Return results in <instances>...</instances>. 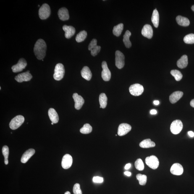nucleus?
<instances>
[{
  "mask_svg": "<svg viewBox=\"0 0 194 194\" xmlns=\"http://www.w3.org/2000/svg\"><path fill=\"white\" fill-rule=\"evenodd\" d=\"M46 45L45 41L39 39L36 42L34 48V53L39 60H43L46 55Z\"/></svg>",
  "mask_w": 194,
  "mask_h": 194,
  "instance_id": "1",
  "label": "nucleus"
},
{
  "mask_svg": "<svg viewBox=\"0 0 194 194\" xmlns=\"http://www.w3.org/2000/svg\"><path fill=\"white\" fill-rule=\"evenodd\" d=\"M25 121V118L21 115L16 116L9 123V127L12 130L18 128Z\"/></svg>",
  "mask_w": 194,
  "mask_h": 194,
  "instance_id": "2",
  "label": "nucleus"
},
{
  "mask_svg": "<svg viewBox=\"0 0 194 194\" xmlns=\"http://www.w3.org/2000/svg\"><path fill=\"white\" fill-rule=\"evenodd\" d=\"M65 74V69L63 65L58 63L56 65L54 69L53 77L55 80L60 81L63 78Z\"/></svg>",
  "mask_w": 194,
  "mask_h": 194,
  "instance_id": "3",
  "label": "nucleus"
},
{
  "mask_svg": "<svg viewBox=\"0 0 194 194\" xmlns=\"http://www.w3.org/2000/svg\"><path fill=\"white\" fill-rule=\"evenodd\" d=\"M51 14V9L47 4H44L39 11V15L41 19H46L49 17Z\"/></svg>",
  "mask_w": 194,
  "mask_h": 194,
  "instance_id": "4",
  "label": "nucleus"
},
{
  "mask_svg": "<svg viewBox=\"0 0 194 194\" xmlns=\"http://www.w3.org/2000/svg\"><path fill=\"white\" fill-rule=\"evenodd\" d=\"M145 163L147 165L153 169H157L159 164L158 158L154 155H152L146 158Z\"/></svg>",
  "mask_w": 194,
  "mask_h": 194,
  "instance_id": "5",
  "label": "nucleus"
},
{
  "mask_svg": "<svg viewBox=\"0 0 194 194\" xmlns=\"http://www.w3.org/2000/svg\"><path fill=\"white\" fill-rule=\"evenodd\" d=\"M183 128L182 121L179 120H176L171 123L170 129L171 133L174 135H177L180 133Z\"/></svg>",
  "mask_w": 194,
  "mask_h": 194,
  "instance_id": "6",
  "label": "nucleus"
},
{
  "mask_svg": "<svg viewBox=\"0 0 194 194\" xmlns=\"http://www.w3.org/2000/svg\"><path fill=\"white\" fill-rule=\"evenodd\" d=\"M129 91L131 94L133 96H140L144 91L143 87L140 84H133L129 87Z\"/></svg>",
  "mask_w": 194,
  "mask_h": 194,
  "instance_id": "7",
  "label": "nucleus"
},
{
  "mask_svg": "<svg viewBox=\"0 0 194 194\" xmlns=\"http://www.w3.org/2000/svg\"><path fill=\"white\" fill-rule=\"evenodd\" d=\"M125 56L123 53L119 51L116 52V66L118 68L121 69L124 67L125 64Z\"/></svg>",
  "mask_w": 194,
  "mask_h": 194,
  "instance_id": "8",
  "label": "nucleus"
},
{
  "mask_svg": "<svg viewBox=\"0 0 194 194\" xmlns=\"http://www.w3.org/2000/svg\"><path fill=\"white\" fill-rule=\"evenodd\" d=\"M102 67L103 68L101 72L102 78L105 81H108L111 78V73L106 61H103L102 63Z\"/></svg>",
  "mask_w": 194,
  "mask_h": 194,
  "instance_id": "9",
  "label": "nucleus"
},
{
  "mask_svg": "<svg viewBox=\"0 0 194 194\" xmlns=\"http://www.w3.org/2000/svg\"><path fill=\"white\" fill-rule=\"evenodd\" d=\"M27 65V63L25 59L24 58H21L17 63L13 66L12 67L13 72L14 73L21 72L24 69H25Z\"/></svg>",
  "mask_w": 194,
  "mask_h": 194,
  "instance_id": "10",
  "label": "nucleus"
},
{
  "mask_svg": "<svg viewBox=\"0 0 194 194\" xmlns=\"http://www.w3.org/2000/svg\"><path fill=\"white\" fill-rule=\"evenodd\" d=\"M131 129V126L129 124L124 123L121 124L118 128V135L120 136L125 135L130 132Z\"/></svg>",
  "mask_w": 194,
  "mask_h": 194,
  "instance_id": "11",
  "label": "nucleus"
},
{
  "mask_svg": "<svg viewBox=\"0 0 194 194\" xmlns=\"http://www.w3.org/2000/svg\"><path fill=\"white\" fill-rule=\"evenodd\" d=\"M73 158L71 155L67 154L64 155L61 161V166L64 169H67L72 166Z\"/></svg>",
  "mask_w": 194,
  "mask_h": 194,
  "instance_id": "12",
  "label": "nucleus"
},
{
  "mask_svg": "<svg viewBox=\"0 0 194 194\" xmlns=\"http://www.w3.org/2000/svg\"><path fill=\"white\" fill-rule=\"evenodd\" d=\"M32 76L30 73L27 71L26 72L19 74L15 77V80L19 82H22L24 81H29L31 80Z\"/></svg>",
  "mask_w": 194,
  "mask_h": 194,
  "instance_id": "13",
  "label": "nucleus"
},
{
  "mask_svg": "<svg viewBox=\"0 0 194 194\" xmlns=\"http://www.w3.org/2000/svg\"><path fill=\"white\" fill-rule=\"evenodd\" d=\"M75 105L74 107L77 110H80L81 108L85 103V100L82 97L78 94L77 93H74L73 95Z\"/></svg>",
  "mask_w": 194,
  "mask_h": 194,
  "instance_id": "14",
  "label": "nucleus"
},
{
  "mask_svg": "<svg viewBox=\"0 0 194 194\" xmlns=\"http://www.w3.org/2000/svg\"><path fill=\"white\" fill-rule=\"evenodd\" d=\"M183 168L179 163H175L171 166L170 170L171 174L176 175H180L183 173Z\"/></svg>",
  "mask_w": 194,
  "mask_h": 194,
  "instance_id": "15",
  "label": "nucleus"
},
{
  "mask_svg": "<svg viewBox=\"0 0 194 194\" xmlns=\"http://www.w3.org/2000/svg\"><path fill=\"white\" fill-rule=\"evenodd\" d=\"M141 33L142 35L146 38L149 39H151L153 36V29L151 26L146 24L144 26L142 29Z\"/></svg>",
  "mask_w": 194,
  "mask_h": 194,
  "instance_id": "16",
  "label": "nucleus"
},
{
  "mask_svg": "<svg viewBox=\"0 0 194 194\" xmlns=\"http://www.w3.org/2000/svg\"><path fill=\"white\" fill-rule=\"evenodd\" d=\"M63 29L65 32V36L67 39L71 38L75 33V29L72 26L64 25L63 26Z\"/></svg>",
  "mask_w": 194,
  "mask_h": 194,
  "instance_id": "17",
  "label": "nucleus"
},
{
  "mask_svg": "<svg viewBox=\"0 0 194 194\" xmlns=\"http://www.w3.org/2000/svg\"><path fill=\"white\" fill-rule=\"evenodd\" d=\"M35 150L34 149L31 148L27 150L22 155L21 162L23 163H26L29 160L34 154Z\"/></svg>",
  "mask_w": 194,
  "mask_h": 194,
  "instance_id": "18",
  "label": "nucleus"
},
{
  "mask_svg": "<svg viewBox=\"0 0 194 194\" xmlns=\"http://www.w3.org/2000/svg\"><path fill=\"white\" fill-rule=\"evenodd\" d=\"M58 15L59 18L62 21H66L69 19L68 11L66 8H61L58 11Z\"/></svg>",
  "mask_w": 194,
  "mask_h": 194,
  "instance_id": "19",
  "label": "nucleus"
},
{
  "mask_svg": "<svg viewBox=\"0 0 194 194\" xmlns=\"http://www.w3.org/2000/svg\"><path fill=\"white\" fill-rule=\"evenodd\" d=\"M183 95V93L182 91H177L175 92L170 96V101L171 103H175L182 98Z\"/></svg>",
  "mask_w": 194,
  "mask_h": 194,
  "instance_id": "20",
  "label": "nucleus"
},
{
  "mask_svg": "<svg viewBox=\"0 0 194 194\" xmlns=\"http://www.w3.org/2000/svg\"><path fill=\"white\" fill-rule=\"evenodd\" d=\"M48 115L51 122L56 124L59 121V116L56 110L53 108H50L48 111Z\"/></svg>",
  "mask_w": 194,
  "mask_h": 194,
  "instance_id": "21",
  "label": "nucleus"
},
{
  "mask_svg": "<svg viewBox=\"0 0 194 194\" xmlns=\"http://www.w3.org/2000/svg\"><path fill=\"white\" fill-rule=\"evenodd\" d=\"M81 74L82 77L87 81H90L91 79L92 74L89 68L85 66L81 71Z\"/></svg>",
  "mask_w": 194,
  "mask_h": 194,
  "instance_id": "22",
  "label": "nucleus"
},
{
  "mask_svg": "<svg viewBox=\"0 0 194 194\" xmlns=\"http://www.w3.org/2000/svg\"><path fill=\"white\" fill-rule=\"evenodd\" d=\"M188 64V58L187 55H185L183 56L177 62L178 67L181 69L184 68L186 67Z\"/></svg>",
  "mask_w": 194,
  "mask_h": 194,
  "instance_id": "23",
  "label": "nucleus"
},
{
  "mask_svg": "<svg viewBox=\"0 0 194 194\" xmlns=\"http://www.w3.org/2000/svg\"><path fill=\"white\" fill-rule=\"evenodd\" d=\"M176 20L178 24L182 26L187 27L190 24V21L188 19L181 16H178Z\"/></svg>",
  "mask_w": 194,
  "mask_h": 194,
  "instance_id": "24",
  "label": "nucleus"
},
{
  "mask_svg": "<svg viewBox=\"0 0 194 194\" xmlns=\"http://www.w3.org/2000/svg\"><path fill=\"white\" fill-rule=\"evenodd\" d=\"M154 142L152 141L151 139H147L142 141L140 143V146L142 148H153L155 146Z\"/></svg>",
  "mask_w": 194,
  "mask_h": 194,
  "instance_id": "25",
  "label": "nucleus"
},
{
  "mask_svg": "<svg viewBox=\"0 0 194 194\" xmlns=\"http://www.w3.org/2000/svg\"><path fill=\"white\" fill-rule=\"evenodd\" d=\"M151 21L154 27L157 28L159 24V15L158 11L155 9L153 11L151 17Z\"/></svg>",
  "mask_w": 194,
  "mask_h": 194,
  "instance_id": "26",
  "label": "nucleus"
},
{
  "mask_svg": "<svg viewBox=\"0 0 194 194\" xmlns=\"http://www.w3.org/2000/svg\"><path fill=\"white\" fill-rule=\"evenodd\" d=\"M131 35V32L129 30H127L123 36V41L126 47L128 48H130L132 46L131 43L129 40V38Z\"/></svg>",
  "mask_w": 194,
  "mask_h": 194,
  "instance_id": "27",
  "label": "nucleus"
},
{
  "mask_svg": "<svg viewBox=\"0 0 194 194\" xmlns=\"http://www.w3.org/2000/svg\"><path fill=\"white\" fill-rule=\"evenodd\" d=\"M99 101L100 104V108L104 109L107 105L108 98L106 94L101 93L100 95Z\"/></svg>",
  "mask_w": 194,
  "mask_h": 194,
  "instance_id": "28",
  "label": "nucleus"
},
{
  "mask_svg": "<svg viewBox=\"0 0 194 194\" xmlns=\"http://www.w3.org/2000/svg\"><path fill=\"white\" fill-rule=\"evenodd\" d=\"M123 24H120L117 25L115 26L113 31V34L116 36H120L122 33L123 29Z\"/></svg>",
  "mask_w": 194,
  "mask_h": 194,
  "instance_id": "29",
  "label": "nucleus"
},
{
  "mask_svg": "<svg viewBox=\"0 0 194 194\" xmlns=\"http://www.w3.org/2000/svg\"><path fill=\"white\" fill-rule=\"evenodd\" d=\"M87 36V32L85 31H81L77 35L76 38V41L78 43H81L83 41L86 39Z\"/></svg>",
  "mask_w": 194,
  "mask_h": 194,
  "instance_id": "30",
  "label": "nucleus"
},
{
  "mask_svg": "<svg viewBox=\"0 0 194 194\" xmlns=\"http://www.w3.org/2000/svg\"><path fill=\"white\" fill-rule=\"evenodd\" d=\"M93 130V128L90 124L87 123L84 124L83 127L80 129L81 133L83 134H88L90 133Z\"/></svg>",
  "mask_w": 194,
  "mask_h": 194,
  "instance_id": "31",
  "label": "nucleus"
},
{
  "mask_svg": "<svg viewBox=\"0 0 194 194\" xmlns=\"http://www.w3.org/2000/svg\"><path fill=\"white\" fill-rule=\"evenodd\" d=\"M137 180L139 181V184L140 185H145L146 183L147 177L145 175L138 174L136 175Z\"/></svg>",
  "mask_w": 194,
  "mask_h": 194,
  "instance_id": "32",
  "label": "nucleus"
},
{
  "mask_svg": "<svg viewBox=\"0 0 194 194\" xmlns=\"http://www.w3.org/2000/svg\"><path fill=\"white\" fill-rule=\"evenodd\" d=\"M2 153L4 157V163L6 165H8L9 163L8 161V158H9V148L7 146H4L3 147Z\"/></svg>",
  "mask_w": 194,
  "mask_h": 194,
  "instance_id": "33",
  "label": "nucleus"
},
{
  "mask_svg": "<svg viewBox=\"0 0 194 194\" xmlns=\"http://www.w3.org/2000/svg\"><path fill=\"white\" fill-rule=\"evenodd\" d=\"M170 73L174 77L175 80L178 81L182 80L183 75L179 71L177 70H171Z\"/></svg>",
  "mask_w": 194,
  "mask_h": 194,
  "instance_id": "34",
  "label": "nucleus"
},
{
  "mask_svg": "<svg viewBox=\"0 0 194 194\" xmlns=\"http://www.w3.org/2000/svg\"><path fill=\"white\" fill-rule=\"evenodd\" d=\"M183 40L184 43L187 44H193L194 43V34H190L186 35Z\"/></svg>",
  "mask_w": 194,
  "mask_h": 194,
  "instance_id": "35",
  "label": "nucleus"
},
{
  "mask_svg": "<svg viewBox=\"0 0 194 194\" xmlns=\"http://www.w3.org/2000/svg\"><path fill=\"white\" fill-rule=\"evenodd\" d=\"M135 166L137 170L139 171H142L144 169V165L143 161L141 158L137 159L135 162Z\"/></svg>",
  "mask_w": 194,
  "mask_h": 194,
  "instance_id": "36",
  "label": "nucleus"
},
{
  "mask_svg": "<svg viewBox=\"0 0 194 194\" xmlns=\"http://www.w3.org/2000/svg\"><path fill=\"white\" fill-rule=\"evenodd\" d=\"M73 192L74 194H82L80 184L76 183L74 184L73 188Z\"/></svg>",
  "mask_w": 194,
  "mask_h": 194,
  "instance_id": "37",
  "label": "nucleus"
},
{
  "mask_svg": "<svg viewBox=\"0 0 194 194\" xmlns=\"http://www.w3.org/2000/svg\"><path fill=\"white\" fill-rule=\"evenodd\" d=\"M97 46V40L96 39H93L91 41L89 45L88 46V49L89 51H91L92 49Z\"/></svg>",
  "mask_w": 194,
  "mask_h": 194,
  "instance_id": "38",
  "label": "nucleus"
},
{
  "mask_svg": "<svg viewBox=\"0 0 194 194\" xmlns=\"http://www.w3.org/2000/svg\"><path fill=\"white\" fill-rule=\"evenodd\" d=\"M100 50H101V46L97 45L96 47L93 48L91 51V54L92 56H96L99 53Z\"/></svg>",
  "mask_w": 194,
  "mask_h": 194,
  "instance_id": "39",
  "label": "nucleus"
},
{
  "mask_svg": "<svg viewBox=\"0 0 194 194\" xmlns=\"http://www.w3.org/2000/svg\"><path fill=\"white\" fill-rule=\"evenodd\" d=\"M93 181L96 183H101L103 182V178L99 177H93Z\"/></svg>",
  "mask_w": 194,
  "mask_h": 194,
  "instance_id": "40",
  "label": "nucleus"
},
{
  "mask_svg": "<svg viewBox=\"0 0 194 194\" xmlns=\"http://www.w3.org/2000/svg\"><path fill=\"white\" fill-rule=\"evenodd\" d=\"M188 135L191 137H194V133L192 131H190L188 132Z\"/></svg>",
  "mask_w": 194,
  "mask_h": 194,
  "instance_id": "41",
  "label": "nucleus"
},
{
  "mask_svg": "<svg viewBox=\"0 0 194 194\" xmlns=\"http://www.w3.org/2000/svg\"><path fill=\"white\" fill-rule=\"evenodd\" d=\"M131 165L130 163L126 164L125 166V169L126 170L129 169L131 168Z\"/></svg>",
  "mask_w": 194,
  "mask_h": 194,
  "instance_id": "42",
  "label": "nucleus"
},
{
  "mask_svg": "<svg viewBox=\"0 0 194 194\" xmlns=\"http://www.w3.org/2000/svg\"><path fill=\"white\" fill-rule=\"evenodd\" d=\"M150 113L151 114H156L157 113V111H156V110L153 109L151 110Z\"/></svg>",
  "mask_w": 194,
  "mask_h": 194,
  "instance_id": "43",
  "label": "nucleus"
},
{
  "mask_svg": "<svg viewBox=\"0 0 194 194\" xmlns=\"http://www.w3.org/2000/svg\"><path fill=\"white\" fill-rule=\"evenodd\" d=\"M124 174L128 176V177H130V176L131 175V173L130 172H129V171H125L124 173Z\"/></svg>",
  "mask_w": 194,
  "mask_h": 194,
  "instance_id": "44",
  "label": "nucleus"
},
{
  "mask_svg": "<svg viewBox=\"0 0 194 194\" xmlns=\"http://www.w3.org/2000/svg\"><path fill=\"white\" fill-rule=\"evenodd\" d=\"M190 106L194 108V99H192L190 102Z\"/></svg>",
  "mask_w": 194,
  "mask_h": 194,
  "instance_id": "45",
  "label": "nucleus"
},
{
  "mask_svg": "<svg viewBox=\"0 0 194 194\" xmlns=\"http://www.w3.org/2000/svg\"><path fill=\"white\" fill-rule=\"evenodd\" d=\"M153 103L155 105H158L159 104V101H158V100H155L153 101Z\"/></svg>",
  "mask_w": 194,
  "mask_h": 194,
  "instance_id": "46",
  "label": "nucleus"
},
{
  "mask_svg": "<svg viewBox=\"0 0 194 194\" xmlns=\"http://www.w3.org/2000/svg\"><path fill=\"white\" fill-rule=\"evenodd\" d=\"M64 194H71V193L69 191H67L65 192V193H64Z\"/></svg>",
  "mask_w": 194,
  "mask_h": 194,
  "instance_id": "47",
  "label": "nucleus"
},
{
  "mask_svg": "<svg viewBox=\"0 0 194 194\" xmlns=\"http://www.w3.org/2000/svg\"><path fill=\"white\" fill-rule=\"evenodd\" d=\"M191 9L192 10L194 11V5L192 6Z\"/></svg>",
  "mask_w": 194,
  "mask_h": 194,
  "instance_id": "48",
  "label": "nucleus"
},
{
  "mask_svg": "<svg viewBox=\"0 0 194 194\" xmlns=\"http://www.w3.org/2000/svg\"><path fill=\"white\" fill-rule=\"evenodd\" d=\"M54 124V123H52H52H51V124H52V125H53V124Z\"/></svg>",
  "mask_w": 194,
  "mask_h": 194,
  "instance_id": "49",
  "label": "nucleus"
},
{
  "mask_svg": "<svg viewBox=\"0 0 194 194\" xmlns=\"http://www.w3.org/2000/svg\"><path fill=\"white\" fill-rule=\"evenodd\" d=\"M1 87H0V90H1Z\"/></svg>",
  "mask_w": 194,
  "mask_h": 194,
  "instance_id": "50",
  "label": "nucleus"
},
{
  "mask_svg": "<svg viewBox=\"0 0 194 194\" xmlns=\"http://www.w3.org/2000/svg\"><path fill=\"white\" fill-rule=\"evenodd\" d=\"M38 6H39V5H38Z\"/></svg>",
  "mask_w": 194,
  "mask_h": 194,
  "instance_id": "51",
  "label": "nucleus"
}]
</instances>
